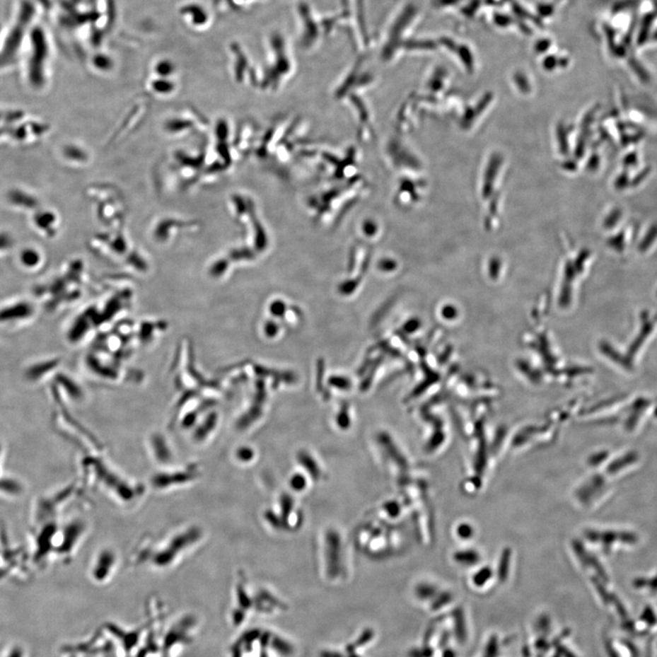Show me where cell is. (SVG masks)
<instances>
[{"mask_svg": "<svg viewBox=\"0 0 657 657\" xmlns=\"http://www.w3.org/2000/svg\"><path fill=\"white\" fill-rule=\"evenodd\" d=\"M33 313V306L27 303L9 305L7 308L0 310V322H15L17 320L28 319Z\"/></svg>", "mask_w": 657, "mask_h": 657, "instance_id": "obj_1", "label": "cell"}, {"mask_svg": "<svg viewBox=\"0 0 657 657\" xmlns=\"http://www.w3.org/2000/svg\"><path fill=\"white\" fill-rule=\"evenodd\" d=\"M562 8V0L540 2L537 5L535 15L537 18L542 22V24L545 25V22L554 18Z\"/></svg>", "mask_w": 657, "mask_h": 657, "instance_id": "obj_2", "label": "cell"}, {"mask_svg": "<svg viewBox=\"0 0 657 657\" xmlns=\"http://www.w3.org/2000/svg\"><path fill=\"white\" fill-rule=\"evenodd\" d=\"M455 634L460 641L466 640V622H465L462 612H455Z\"/></svg>", "mask_w": 657, "mask_h": 657, "instance_id": "obj_3", "label": "cell"}, {"mask_svg": "<svg viewBox=\"0 0 657 657\" xmlns=\"http://www.w3.org/2000/svg\"><path fill=\"white\" fill-rule=\"evenodd\" d=\"M499 652L498 638L492 636L489 641L488 646L486 647L485 655L484 657H498Z\"/></svg>", "mask_w": 657, "mask_h": 657, "instance_id": "obj_4", "label": "cell"}, {"mask_svg": "<svg viewBox=\"0 0 657 657\" xmlns=\"http://www.w3.org/2000/svg\"><path fill=\"white\" fill-rule=\"evenodd\" d=\"M37 255L33 252V251H28V252L24 253L22 256L21 262H23L25 266L27 267H34L37 265Z\"/></svg>", "mask_w": 657, "mask_h": 657, "instance_id": "obj_5", "label": "cell"}, {"mask_svg": "<svg viewBox=\"0 0 657 657\" xmlns=\"http://www.w3.org/2000/svg\"><path fill=\"white\" fill-rule=\"evenodd\" d=\"M462 0H436V7L443 9L453 8L458 7Z\"/></svg>", "mask_w": 657, "mask_h": 657, "instance_id": "obj_6", "label": "cell"}, {"mask_svg": "<svg viewBox=\"0 0 657 657\" xmlns=\"http://www.w3.org/2000/svg\"><path fill=\"white\" fill-rule=\"evenodd\" d=\"M547 646V643L545 639H539L537 641L536 647L537 649L543 650L545 649Z\"/></svg>", "mask_w": 657, "mask_h": 657, "instance_id": "obj_7", "label": "cell"}, {"mask_svg": "<svg viewBox=\"0 0 657 657\" xmlns=\"http://www.w3.org/2000/svg\"><path fill=\"white\" fill-rule=\"evenodd\" d=\"M550 621L545 619V620L540 621V629L547 630L549 628Z\"/></svg>", "mask_w": 657, "mask_h": 657, "instance_id": "obj_8", "label": "cell"}, {"mask_svg": "<svg viewBox=\"0 0 657 657\" xmlns=\"http://www.w3.org/2000/svg\"><path fill=\"white\" fill-rule=\"evenodd\" d=\"M444 657H455V653L451 650L446 651Z\"/></svg>", "mask_w": 657, "mask_h": 657, "instance_id": "obj_9", "label": "cell"}]
</instances>
